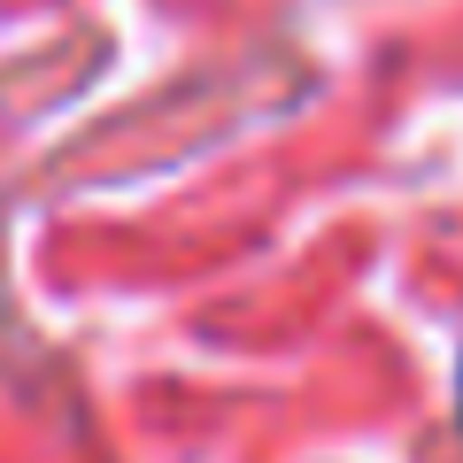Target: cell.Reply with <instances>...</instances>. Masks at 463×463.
Masks as SVG:
<instances>
[{"label":"cell","instance_id":"obj_1","mask_svg":"<svg viewBox=\"0 0 463 463\" xmlns=\"http://www.w3.org/2000/svg\"><path fill=\"white\" fill-rule=\"evenodd\" d=\"M456 410H463V379H456Z\"/></svg>","mask_w":463,"mask_h":463}]
</instances>
